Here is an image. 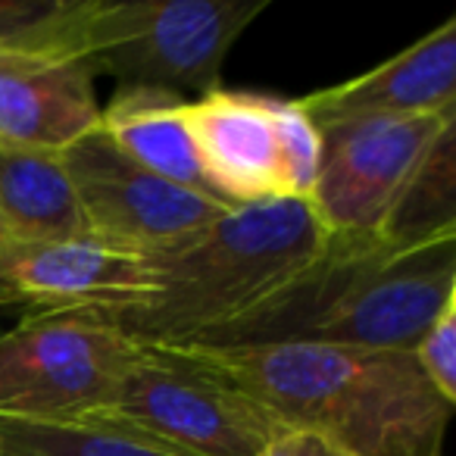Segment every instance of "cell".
<instances>
[{"instance_id": "13", "label": "cell", "mask_w": 456, "mask_h": 456, "mask_svg": "<svg viewBox=\"0 0 456 456\" xmlns=\"http://www.w3.org/2000/svg\"><path fill=\"white\" fill-rule=\"evenodd\" d=\"M0 238L10 241L91 238L63 153L0 147Z\"/></svg>"}, {"instance_id": "4", "label": "cell", "mask_w": 456, "mask_h": 456, "mask_svg": "<svg viewBox=\"0 0 456 456\" xmlns=\"http://www.w3.org/2000/svg\"><path fill=\"white\" fill-rule=\"evenodd\" d=\"M82 422L132 431L184 456H260L285 431L232 381L153 344H138L113 397Z\"/></svg>"}, {"instance_id": "11", "label": "cell", "mask_w": 456, "mask_h": 456, "mask_svg": "<svg viewBox=\"0 0 456 456\" xmlns=\"http://www.w3.org/2000/svg\"><path fill=\"white\" fill-rule=\"evenodd\" d=\"M316 128L369 116H431L456 110V20L441 22L362 76L297 97Z\"/></svg>"}, {"instance_id": "15", "label": "cell", "mask_w": 456, "mask_h": 456, "mask_svg": "<svg viewBox=\"0 0 456 456\" xmlns=\"http://www.w3.org/2000/svg\"><path fill=\"white\" fill-rule=\"evenodd\" d=\"M0 456H184L132 431L94 422L0 419Z\"/></svg>"}, {"instance_id": "16", "label": "cell", "mask_w": 456, "mask_h": 456, "mask_svg": "<svg viewBox=\"0 0 456 456\" xmlns=\"http://www.w3.org/2000/svg\"><path fill=\"white\" fill-rule=\"evenodd\" d=\"M85 0H0V51L41 47L76 53V22Z\"/></svg>"}, {"instance_id": "8", "label": "cell", "mask_w": 456, "mask_h": 456, "mask_svg": "<svg viewBox=\"0 0 456 456\" xmlns=\"http://www.w3.org/2000/svg\"><path fill=\"white\" fill-rule=\"evenodd\" d=\"M153 291L147 260L97 238L10 241L0 238V310L22 316L88 310L113 316Z\"/></svg>"}, {"instance_id": "5", "label": "cell", "mask_w": 456, "mask_h": 456, "mask_svg": "<svg viewBox=\"0 0 456 456\" xmlns=\"http://www.w3.org/2000/svg\"><path fill=\"white\" fill-rule=\"evenodd\" d=\"M134 354L101 313L22 316L0 335V419L82 422L113 397Z\"/></svg>"}, {"instance_id": "6", "label": "cell", "mask_w": 456, "mask_h": 456, "mask_svg": "<svg viewBox=\"0 0 456 456\" xmlns=\"http://www.w3.org/2000/svg\"><path fill=\"white\" fill-rule=\"evenodd\" d=\"M456 110L431 116H369L322 126V159L310 207L329 235L375 238L400 191L422 166Z\"/></svg>"}, {"instance_id": "3", "label": "cell", "mask_w": 456, "mask_h": 456, "mask_svg": "<svg viewBox=\"0 0 456 456\" xmlns=\"http://www.w3.org/2000/svg\"><path fill=\"white\" fill-rule=\"evenodd\" d=\"M269 0H85L76 53L94 76L197 97L219 88L222 66Z\"/></svg>"}, {"instance_id": "19", "label": "cell", "mask_w": 456, "mask_h": 456, "mask_svg": "<svg viewBox=\"0 0 456 456\" xmlns=\"http://www.w3.org/2000/svg\"><path fill=\"white\" fill-rule=\"evenodd\" d=\"M260 456H344V453H338L331 444H325L322 437L310 435V431L288 428Z\"/></svg>"}, {"instance_id": "12", "label": "cell", "mask_w": 456, "mask_h": 456, "mask_svg": "<svg viewBox=\"0 0 456 456\" xmlns=\"http://www.w3.org/2000/svg\"><path fill=\"white\" fill-rule=\"evenodd\" d=\"M184 103L188 101L172 91L122 85L113 91L107 107H101L97 128L113 141L116 151L126 153L141 169L153 172L178 188L219 200L203 175L200 159H197Z\"/></svg>"}, {"instance_id": "18", "label": "cell", "mask_w": 456, "mask_h": 456, "mask_svg": "<svg viewBox=\"0 0 456 456\" xmlns=\"http://www.w3.org/2000/svg\"><path fill=\"white\" fill-rule=\"evenodd\" d=\"M412 356H416L425 379L431 381V387L450 406H456V297L444 304L428 331L419 338Z\"/></svg>"}, {"instance_id": "2", "label": "cell", "mask_w": 456, "mask_h": 456, "mask_svg": "<svg viewBox=\"0 0 456 456\" xmlns=\"http://www.w3.org/2000/svg\"><path fill=\"white\" fill-rule=\"evenodd\" d=\"M329 241L306 200L232 207L191 241L147 254L151 297L103 319L138 344L182 347L266 297Z\"/></svg>"}, {"instance_id": "7", "label": "cell", "mask_w": 456, "mask_h": 456, "mask_svg": "<svg viewBox=\"0 0 456 456\" xmlns=\"http://www.w3.org/2000/svg\"><path fill=\"white\" fill-rule=\"evenodd\" d=\"M63 163L88 235L141 256L191 241L232 209L141 169L101 128L66 147Z\"/></svg>"}, {"instance_id": "10", "label": "cell", "mask_w": 456, "mask_h": 456, "mask_svg": "<svg viewBox=\"0 0 456 456\" xmlns=\"http://www.w3.org/2000/svg\"><path fill=\"white\" fill-rule=\"evenodd\" d=\"M101 103L94 72L66 51H0V147L63 153L94 132Z\"/></svg>"}, {"instance_id": "1", "label": "cell", "mask_w": 456, "mask_h": 456, "mask_svg": "<svg viewBox=\"0 0 456 456\" xmlns=\"http://www.w3.org/2000/svg\"><path fill=\"white\" fill-rule=\"evenodd\" d=\"M172 350L232 381L285 431H310L344 456H441L453 406L406 350L335 344Z\"/></svg>"}, {"instance_id": "17", "label": "cell", "mask_w": 456, "mask_h": 456, "mask_svg": "<svg viewBox=\"0 0 456 456\" xmlns=\"http://www.w3.org/2000/svg\"><path fill=\"white\" fill-rule=\"evenodd\" d=\"M275 126H279L285 194L291 200H310L322 159V134L291 97H275Z\"/></svg>"}, {"instance_id": "9", "label": "cell", "mask_w": 456, "mask_h": 456, "mask_svg": "<svg viewBox=\"0 0 456 456\" xmlns=\"http://www.w3.org/2000/svg\"><path fill=\"white\" fill-rule=\"evenodd\" d=\"M275 97L279 94L216 88L184 103L200 169L216 197L228 207H254L288 197Z\"/></svg>"}, {"instance_id": "14", "label": "cell", "mask_w": 456, "mask_h": 456, "mask_svg": "<svg viewBox=\"0 0 456 456\" xmlns=\"http://www.w3.org/2000/svg\"><path fill=\"white\" fill-rule=\"evenodd\" d=\"M450 235H456V122L437 134L375 238L410 248Z\"/></svg>"}]
</instances>
